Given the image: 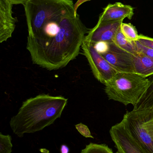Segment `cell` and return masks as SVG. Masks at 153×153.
I'll return each mask as SVG.
<instances>
[{
    "label": "cell",
    "mask_w": 153,
    "mask_h": 153,
    "mask_svg": "<svg viewBox=\"0 0 153 153\" xmlns=\"http://www.w3.org/2000/svg\"><path fill=\"white\" fill-rule=\"evenodd\" d=\"M110 134L117 150L116 153H148L131 135L122 121L111 128Z\"/></svg>",
    "instance_id": "ba28073f"
},
{
    "label": "cell",
    "mask_w": 153,
    "mask_h": 153,
    "mask_svg": "<svg viewBox=\"0 0 153 153\" xmlns=\"http://www.w3.org/2000/svg\"><path fill=\"white\" fill-rule=\"evenodd\" d=\"M75 127L78 132L84 137L86 138H93L90 129L86 125L82 123H80L75 125Z\"/></svg>",
    "instance_id": "d6986e66"
},
{
    "label": "cell",
    "mask_w": 153,
    "mask_h": 153,
    "mask_svg": "<svg viewBox=\"0 0 153 153\" xmlns=\"http://www.w3.org/2000/svg\"><path fill=\"white\" fill-rule=\"evenodd\" d=\"M134 55L135 73L146 77L153 75V59L139 52Z\"/></svg>",
    "instance_id": "7c38bea8"
},
{
    "label": "cell",
    "mask_w": 153,
    "mask_h": 153,
    "mask_svg": "<svg viewBox=\"0 0 153 153\" xmlns=\"http://www.w3.org/2000/svg\"><path fill=\"white\" fill-rule=\"evenodd\" d=\"M74 4L73 0H28L23 5L28 36L35 37L48 22L75 15Z\"/></svg>",
    "instance_id": "3957f363"
},
{
    "label": "cell",
    "mask_w": 153,
    "mask_h": 153,
    "mask_svg": "<svg viewBox=\"0 0 153 153\" xmlns=\"http://www.w3.org/2000/svg\"><path fill=\"white\" fill-rule=\"evenodd\" d=\"M121 121L146 151L153 153V108L127 111Z\"/></svg>",
    "instance_id": "5b68a950"
},
{
    "label": "cell",
    "mask_w": 153,
    "mask_h": 153,
    "mask_svg": "<svg viewBox=\"0 0 153 153\" xmlns=\"http://www.w3.org/2000/svg\"><path fill=\"white\" fill-rule=\"evenodd\" d=\"M81 153H113L107 145L91 143L83 149Z\"/></svg>",
    "instance_id": "2e32d148"
},
{
    "label": "cell",
    "mask_w": 153,
    "mask_h": 153,
    "mask_svg": "<svg viewBox=\"0 0 153 153\" xmlns=\"http://www.w3.org/2000/svg\"><path fill=\"white\" fill-rule=\"evenodd\" d=\"M91 0H78L74 4L75 15L76 16L77 15V11L78 8L80 5H81L82 4L84 3L85 2L90 1Z\"/></svg>",
    "instance_id": "44dd1931"
},
{
    "label": "cell",
    "mask_w": 153,
    "mask_h": 153,
    "mask_svg": "<svg viewBox=\"0 0 153 153\" xmlns=\"http://www.w3.org/2000/svg\"><path fill=\"white\" fill-rule=\"evenodd\" d=\"M100 53L118 72L135 73L134 54L123 50L114 42L107 43L106 49Z\"/></svg>",
    "instance_id": "52a82bcc"
},
{
    "label": "cell",
    "mask_w": 153,
    "mask_h": 153,
    "mask_svg": "<svg viewBox=\"0 0 153 153\" xmlns=\"http://www.w3.org/2000/svg\"><path fill=\"white\" fill-rule=\"evenodd\" d=\"M113 42L123 50L135 54L137 51L135 41H130L123 35L120 29L118 31L113 39Z\"/></svg>",
    "instance_id": "5bb4252c"
},
{
    "label": "cell",
    "mask_w": 153,
    "mask_h": 153,
    "mask_svg": "<svg viewBox=\"0 0 153 153\" xmlns=\"http://www.w3.org/2000/svg\"><path fill=\"white\" fill-rule=\"evenodd\" d=\"M123 20L103 21L99 20L97 25L90 29L84 40L93 44L113 42L116 34L120 29Z\"/></svg>",
    "instance_id": "9c48e42d"
},
{
    "label": "cell",
    "mask_w": 153,
    "mask_h": 153,
    "mask_svg": "<svg viewBox=\"0 0 153 153\" xmlns=\"http://www.w3.org/2000/svg\"><path fill=\"white\" fill-rule=\"evenodd\" d=\"M60 150L61 153H69L70 152L69 147L65 144H63L61 146Z\"/></svg>",
    "instance_id": "603a6c76"
},
{
    "label": "cell",
    "mask_w": 153,
    "mask_h": 153,
    "mask_svg": "<svg viewBox=\"0 0 153 153\" xmlns=\"http://www.w3.org/2000/svg\"><path fill=\"white\" fill-rule=\"evenodd\" d=\"M13 5L6 0H0V43L12 37L18 21L13 16Z\"/></svg>",
    "instance_id": "30bf717a"
},
{
    "label": "cell",
    "mask_w": 153,
    "mask_h": 153,
    "mask_svg": "<svg viewBox=\"0 0 153 153\" xmlns=\"http://www.w3.org/2000/svg\"><path fill=\"white\" fill-rule=\"evenodd\" d=\"M89 30L78 14L64 18L55 36L29 51L32 63L48 71L64 68L79 55Z\"/></svg>",
    "instance_id": "6da1fadb"
},
{
    "label": "cell",
    "mask_w": 153,
    "mask_h": 153,
    "mask_svg": "<svg viewBox=\"0 0 153 153\" xmlns=\"http://www.w3.org/2000/svg\"><path fill=\"white\" fill-rule=\"evenodd\" d=\"M150 78V84L145 93L142 96L134 109H144L153 108V75Z\"/></svg>",
    "instance_id": "4fadbf2b"
},
{
    "label": "cell",
    "mask_w": 153,
    "mask_h": 153,
    "mask_svg": "<svg viewBox=\"0 0 153 153\" xmlns=\"http://www.w3.org/2000/svg\"><path fill=\"white\" fill-rule=\"evenodd\" d=\"M150 84L147 77L136 73L118 72L105 84L109 100L134 107L145 93Z\"/></svg>",
    "instance_id": "277c9868"
},
{
    "label": "cell",
    "mask_w": 153,
    "mask_h": 153,
    "mask_svg": "<svg viewBox=\"0 0 153 153\" xmlns=\"http://www.w3.org/2000/svg\"><path fill=\"white\" fill-rule=\"evenodd\" d=\"M10 135L0 134V153H11L13 145Z\"/></svg>",
    "instance_id": "e0dca14e"
},
{
    "label": "cell",
    "mask_w": 153,
    "mask_h": 153,
    "mask_svg": "<svg viewBox=\"0 0 153 153\" xmlns=\"http://www.w3.org/2000/svg\"><path fill=\"white\" fill-rule=\"evenodd\" d=\"M134 15V8L120 2L110 4L103 9L99 17L103 21H115L124 20L125 18L131 19Z\"/></svg>",
    "instance_id": "8fae6325"
},
{
    "label": "cell",
    "mask_w": 153,
    "mask_h": 153,
    "mask_svg": "<svg viewBox=\"0 0 153 153\" xmlns=\"http://www.w3.org/2000/svg\"><path fill=\"white\" fill-rule=\"evenodd\" d=\"M120 30L125 37L130 41H138L139 35L134 26L131 23H122Z\"/></svg>",
    "instance_id": "9a60e30c"
},
{
    "label": "cell",
    "mask_w": 153,
    "mask_h": 153,
    "mask_svg": "<svg viewBox=\"0 0 153 153\" xmlns=\"http://www.w3.org/2000/svg\"><path fill=\"white\" fill-rule=\"evenodd\" d=\"M94 77L102 83H107L118 72L95 48L94 45L84 40L81 47Z\"/></svg>",
    "instance_id": "8992f818"
},
{
    "label": "cell",
    "mask_w": 153,
    "mask_h": 153,
    "mask_svg": "<svg viewBox=\"0 0 153 153\" xmlns=\"http://www.w3.org/2000/svg\"><path fill=\"white\" fill-rule=\"evenodd\" d=\"M135 45L137 52L144 54L153 59V49L143 45L138 41H135Z\"/></svg>",
    "instance_id": "ac0fdd59"
},
{
    "label": "cell",
    "mask_w": 153,
    "mask_h": 153,
    "mask_svg": "<svg viewBox=\"0 0 153 153\" xmlns=\"http://www.w3.org/2000/svg\"><path fill=\"white\" fill-rule=\"evenodd\" d=\"M138 42L141 44L153 49V39L143 35H140L138 39Z\"/></svg>",
    "instance_id": "ffe728a7"
},
{
    "label": "cell",
    "mask_w": 153,
    "mask_h": 153,
    "mask_svg": "<svg viewBox=\"0 0 153 153\" xmlns=\"http://www.w3.org/2000/svg\"><path fill=\"white\" fill-rule=\"evenodd\" d=\"M10 4H22L24 5L28 0H6Z\"/></svg>",
    "instance_id": "7402d4cb"
},
{
    "label": "cell",
    "mask_w": 153,
    "mask_h": 153,
    "mask_svg": "<svg viewBox=\"0 0 153 153\" xmlns=\"http://www.w3.org/2000/svg\"><path fill=\"white\" fill-rule=\"evenodd\" d=\"M67 102L68 99L63 96L47 94L29 98L11 118L10 127L19 137L41 131L60 118Z\"/></svg>",
    "instance_id": "7a4b0ae2"
}]
</instances>
